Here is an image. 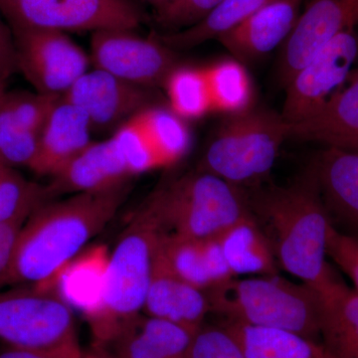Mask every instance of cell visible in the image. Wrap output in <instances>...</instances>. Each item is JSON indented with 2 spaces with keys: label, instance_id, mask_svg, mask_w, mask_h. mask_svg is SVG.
<instances>
[{
  "label": "cell",
  "instance_id": "d4e9b609",
  "mask_svg": "<svg viewBox=\"0 0 358 358\" xmlns=\"http://www.w3.org/2000/svg\"><path fill=\"white\" fill-rule=\"evenodd\" d=\"M108 259L103 248L83 258L73 259L56 275L50 289L58 282L60 287L56 291L63 300L71 308H79L88 319L96 312L102 300Z\"/></svg>",
  "mask_w": 358,
  "mask_h": 358
},
{
  "label": "cell",
  "instance_id": "2e32d148",
  "mask_svg": "<svg viewBox=\"0 0 358 358\" xmlns=\"http://www.w3.org/2000/svg\"><path fill=\"white\" fill-rule=\"evenodd\" d=\"M143 313L148 317L176 322L195 334L203 327L205 317L210 313L206 293L173 272L162 254L160 241Z\"/></svg>",
  "mask_w": 358,
  "mask_h": 358
},
{
  "label": "cell",
  "instance_id": "8fae6325",
  "mask_svg": "<svg viewBox=\"0 0 358 358\" xmlns=\"http://www.w3.org/2000/svg\"><path fill=\"white\" fill-rule=\"evenodd\" d=\"M91 61L122 81L143 87L164 86L176 65L173 49L159 39L143 38L134 30L108 29L92 33Z\"/></svg>",
  "mask_w": 358,
  "mask_h": 358
},
{
  "label": "cell",
  "instance_id": "9c48e42d",
  "mask_svg": "<svg viewBox=\"0 0 358 358\" xmlns=\"http://www.w3.org/2000/svg\"><path fill=\"white\" fill-rule=\"evenodd\" d=\"M357 56L355 30L339 33L324 45L286 85L284 121L296 124L317 114L350 76Z\"/></svg>",
  "mask_w": 358,
  "mask_h": 358
},
{
  "label": "cell",
  "instance_id": "7c38bea8",
  "mask_svg": "<svg viewBox=\"0 0 358 358\" xmlns=\"http://www.w3.org/2000/svg\"><path fill=\"white\" fill-rule=\"evenodd\" d=\"M83 110L93 131L119 128L150 107L148 88L122 81L105 71H87L63 95Z\"/></svg>",
  "mask_w": 358,
  "mask_h": 358
},
{
  "label": "cell",
  "instance_id": "7a4b0ae2",
  "mask_svg": "<svg viewBox=\"0 0 358 358\" xmlns=\"http://www.w3.org/2000/svg\"><path fill=\"white\" fill-rule=\"evenodd\" d=\"M248 204L280 267L315 291L336 277L327 261V235L334 221L313 166L288 186L260 190Z\"/></svg>",
  "mask_w": 358,
  "mask_h": 358
},
{
  "label": "cell",
  "instance_id": "7402d4cb",
  "mask_svg": "<svg viewBox=\"0 0 358 358\" xmlns=\"http://www.w3.org/2000/svg\"><path fill=\"white\" fill-rule=\"evenodd\" d=\"M160 249L176 275L205 293L233 278L214 236L192 239L164 234Z\"/></svg>",
  "mask_w": 358,
  "mask_h": 358
},
{
  "label": "cell",
  "instance_id": "836d02e7",
  "mask_svg": "<svg viewBox=\"0 0 358 358\" xmlns=\"http://www.w3.org/2000/svg\"><path fill=\"white\" fill-rule=\"evenodd\" d=\"M192 358H246V357L235 339L222 327H202L193 341Z\"/></svg>",
  "mask_w": 358,
  "mask_h": 358
},
{
  "label": "cell",
  "instance_id": "cb8c5ba5",
  "mask_svg": "<svg viewBox=\"0 0 358 358\" xmlns=\"http://www.w3.org/2000/svg\"><path fill=\"white\" fill-rule=\"evenodd\" d=\"M222 327L246 358H334L322 343L294 331L229 322Z\"/></svg>",
  "mask_w": 358,
  "mask_h": 358
},
{
  "label": "cell",
  "instance_id": "52a82bcc",
  "mask_svg": "<svg viewBox=\"0 0 358 358\" xmlns=\"http://www.w3.org/2000/svg\"><path fill=\"white\" fill-rule=\"evenodd\" d=\"M0 341L24 348L79 343L73 308L56 289L16 286L0 291Z\"/></svg>",
  "mask_w": 358,
  "mask_h": 358
},
{
  "label": "cell",
  "instance_id": "ab89813d",
  "mask_svg": "<svg viewBox=\"0 0 358 358\" xmlns=\"http://www.w3.org/2000/svg\"><path fill=\"white\" fill-rule=\"evenodd\" d=\"M84 358H115L103 348H94L88 352L84 353Z\"/></svg>",
  "mask_w": 358,
  "mask_h": 358
},
{
  "label": "cell",
  "instance_id": "83f0119b",
  "mask_svg": "<svg viewBox=\"0 0 358 358\" xmlns=\"http://www.w3.org/2000/svg\"><path fill=\"white\" fill-rule=\"evenodd\" d=\"M210 93L212 110L231 115L250 110L253 89L241 62L223 60L204 68Z\"/></svg>",
  "mask_w": 358,
  "mask_h": 358
},
{
  "label": "cell",
  "instance_id": "603a6c76",
  "mask_svg": "<svg viewBox=\"0 0 358 358\" xmlns=\"http://www.w3.org/2000/svg\"><path fill=\"white\" fill-rule=\"evenodd\" d=\"M221 254L233 278L277 275V259L253 214L216 235Z\"/></svg>",
  "mask_w": 358,
  "mask_h": 358
},
{
  "label": "cell",
  "instance_id": "74e56055",
  "mask_svg": "<svg viewBox=\"0 0 358 358\" xmlns=\"http://www.w3.org/2000/svg\"><path fill=\"white\" fill-rule=\"evenodd\" d=\"M16 71L17 65L13 31L0 20V82L6 83Z\"/></svg>",
  "mask_w": 358,
  "mask_h": 358
},
{
  "label": "cell",
  "instance_id": "8992f818",
  "mask_svg": "<svg viewBox=\"0 0 358 358\" xmlns=\"http://www.w3.org/2000/svg\"><path fill=\"white\" fill-rule=\"evenodd\" d=\"M288 124L281 115L248 110L231 115L205 152L200 171L238 186L251 185L270 173Z\"/></svg>",
  "mask_w": 358,
  "mask_h": 358
},
{
  "label": "cell",
  "instance_id": "ee69618b",
  "mask_svg": "<svg viewBox=\"0 0 358 358\" xmlns=\"http://www.w3.org/2000/svg\"><path fill=\"white\" fill-rule=\"evenodd\" d=\"M0 83H3V82H0Z\"/></svg>",
  "mask_w": 358,
  "mask_h": 358
},
{
  "label": "cell",
  "instance_id": "60d3db41",
  "mask_svg": "<svg viewBox=\"0 0 358 358\" xmlns=\"http://www.w3.org/2000/svg\"><path fill=\"white\" fill-rule=\"evenodd\" d=\"M138 1L145 2V3L150 4V6L152 7L155 3H157V1H159V0H138Z\"/></svg>",
  "mask_w": 358,
  "mask_h": 358
},
{
  "label": "cell",
  "instance_id": "5bb4252c",
  "mask_svg": "<svg viewBox=\"0 0 358 358\" xmlns=\"http://www.w3.org/2000/svg\"><path fill=\"white\" fill-rule=\"evenodd\" d=\"M61 96L27 91L0 96V164L30 166L45 122Z\"/></svg>",
  "mask_w": 358,
  "mask_h": 358
},
{
  "label": "cell",
  "instance_id": "44dd1931",
  "mask_svg": "<svg viewBox=\"0 0 358 358\" xmlns=\"http://www.w3.org/2000/svg\"><path fill=\"white\" fill-rule=\"evenodd\" d=\"M317 292L322 345L334 358H358V292L336 275Z\"/></svg>",
  "mask_w": 358,
  "mask_h": 358
},
{
  "label": "cell",
  "instance_id": "d590c367",
  "mask_svg": "<svg viewBox=\"0 0 358 358\" xmlns=\"http://www.w3.org/2000/svg\"><path fill=\"white\" fill-rule=\"evenodd\" d=\"M134 320L122 327L107 345L100 348L115 358H164L138 334Z\"/></svg>",
  "mask_w": 358,
  "mask_h": 358
},
{
  "label": "cell",
  "instance_id": "5b68a950",
  "mask_svg": "<svg viewBox=\"0 0 358 358\" xmlns=\"http://www.w3.org/2000/svg\"><path fill=\"white\" fill-rule=\"evenodd\" d=\"M143 205L164 234L192 239L216 236L251 214L238 186L200 171L162 186Z\"/></svg>",
  "mask_w": 358,
  "mask_h": 358
},
{
  "label": "cell",
  "instance_id": "ac0fdd59",
  "mask_svg": "<svg viewBox=\"0 0 358 358\" xmlns=\"http://www.w3.org/2000/svg\"><path fill=\"white\" fill-rule=\"evenodd\" d=\"M301 4V0H272L217 39L239 62L262 57L288 39Z\"/></svg>",
  "mask_w": 358,
  "mask_h": 358
},
{
  "label": "cell",
  "instance_id": "ffe728a7",
  "mask_svg": "<svg viewBox=\"0 0 358 358\" xmlns=\"http://www.w3.org/2000/svg\"><path fill=\"white\" fill-rule=\"evenodd\" d=\"M348 87L336 94L310 119L288 124L289 138L315 141L326 147L358 148V70Z\"/></svg>",
  "mask_w": 358,
  "mask_h": 358
},
{
  "label": "cell",
  "instance_id": "ba28073f",
  "mask_svg": "<svg viewBox=\"0 0 358 358\" xmlns=\"http://www.w3.org/2000/svg\"><path fill=\"white\" fill-rule=\"evenodd\" d=\"M0 13L11 30L93 33L143 22L133 0H0Z\"/></svg>",
  "mask_w": 358,
  "mask_h": 358
},
{
  "label": "cell",
  "instance_id": "e0dca14e",
  "mask_svg": "<svg viewBox=\"0 0 358 358\" xmlns=\"http://www.w3.org/2000/svg\"><path fill=\"white\" fill-rule=\"evenodd\" d=\"M112 138L93 143L52 178L50 197L61 194L112 192L124 187L131 178Z\"/></svg>",
  "mask_w": 358,
  "mask_h": 358
},
{
  "label": "cell",
  "instance_id": "4dcf8cb0",
  "mask_svg": "<svg viewBox=\"0 0 358 358\" xmlns=\"http://www.w3.org/2000/svg\"><path fill=\"white\" fill-rule=\"evenodd\" d=\"M138 334L164 358H192L196 334L171 320L138 315L134 320Z\"/></svg>",
  "mask_w": 358,
  "mask_h": 358
},
{
  "label": "cell",
  "instance_id": "7bdbcfd3",
  "mask_svg": "<svg viewBox=\"0 0 358 358\" xmlns=\"http://www.w3.org/2000/svg\"><path fill=\"white\" fill-rule=\"evenodd\" d=\"M358 150V148H357V150Z\"/></svg>",
  "mask_w": 358,
  "mask_h": 358
},
{
  "label": "cell",
  "instance_id": "484cf974",
  "mask_svg": "<svg viewBox=\"0 0 358 358\" xmlns=\"http://www.w3.org/2000/svg\"><path fill=\"white\" fill-rule=\"evenodd\" d=\"M272 0H222L197 24L157 38L171 49L192 48L234 29Z\"/></svg>",
  "mask_w": 358,
  "mask_h": 358
},
{
  "label": "cell",
  "instance_id": "e575fe53",
  "mask_svg": "<svg viewBox=\"0 0 358 358\" xmlns=\"http://www.w3.org/2000/svg\"><path fill=\"white\" fill-rule=\"evenodd\" d=\"M327 257L350 277L358 292V238L338 230L334 223L327 235Z\"/></svg>",
  "mask_w": 358,
  "mask_h": 358
},
{
  "label": "cell",
  "instance_id": "d6986e66",
  "mask_svg": "<svg viewBox=\"0 0 358 358\" xmlns=\"http://www.w3.org/2000/svg\"><path fill=\"white\" fill-rule=\"evenodd\" d=\"M313 167L329 215L358 238V150L327 147Z\"/></svg>",
  "mask_w": 358,
  "mask_h": 358
},
{
  "label": "cell",
  "instance_id": "f1b7e54d",
  "mask_svg": "<svg viewBox=\"0 0 358 358\" xmlns=\"http://www.w3.org/2000/svg\"><path fill=\"white\" fill-rule=\"evenodd\" d=\"M164 86L171 110L185 121L199 119L212 110L204 69L178 66L166 78Z\"/></svg>",
  "mask_w": 358,
  "mask_h": 358
},
{
  "label": "cell",
  "instance_id": "277c9868",
  "mask_svg": "<svg viewBox=\"0 0 358 358\" xmlns=\"http://www.w3.org/2000/svg\"><path fill=\"white\" fill-rule=\"evenodd\" d=\"M210 312L226 322L285 329L317 341L320 301L308 285L278 275L231 278L206 292Z\"/></svg>",
  "mask_w": 358,
  "mask_h": 358
},
{
  "label": "cell",
  "instance_id": "f35d334b",
  "mask_svg": "<svg viewBox=\"0 0 358 358\" xmlns=\"http://www.w3.org/2000/svg\"><path fill=\"white\" fill-rule=\"evenodd\" d=\"M25 222L0 224V282L10 266L16 242Z\"/></svg>",
  "mask_w": 358,
  "mask_h": 358
},
{
  "label": "cell",
  "instance_id": "8d00e7d4",
  "mask_svg": "<svg viewBox=\"0 0 358 358\" xmlns=\"http://www.w3.org/2000/svg\"><path fill=\"white\" fill-rule=\"evenodd\" d=\"M79 343L54 348H24L6 345L0 358H84Z\"/></svg>",
  "mask_w": 358,
  "mask_h": 358
},
{
  "label": "cell",
  "instance_id": "3957f363",
  "mask_svg": "<svg viewBox=\"0 0 358 358\" xmlns=\"http://www.w3.org/2000/svg\"><path fill=\"white\" fill-rule=\"evenodd\" d=\"M164 233L147 207L136 212L108 259L102 300L88 317L98 348L143 312L155 254Z\"/></svg>",
  "mask_w": 358,
  "mask_h": 358
},
{
  "label": "cell",
  "instance_id": "f546056e",
  "mask_svg": "<svg viewBox=\"0 0 358 358\" xmlns=\"http://www.w3.org/2000/svg\"><path fill=\"white\" fill-rule=\"evenodd\" d=\"M50 199L47 186L32 182L14 167L0 164V224L25 222Z\"/></svg>",
  "mask_w": 358,
  "mask_h": 358
},
{
  "label": "cell",
  "instance_id": "4fadbf2b",
  "mask_svg": "<svg viewBox=\"0 0 358 358\" xmlns=\"http://www.w3.org/2000/svg\"><path fill=\"white\" fill-rule=\"evenodd\" d=\"M358 26V0H312L285 41L280 60L284 85L329 40Z\"/></svg>",
  "mask_w": 358,
  "mask_h": 358
},
{
  "label": "cell",
  "instance_id": "30bf717a",
  "mask_svg": "<svg viewBox=\"0 0 358 358\" xmlns=\"http://www.w3.org/2000/svg\"><path fill=\"white\" fill-rule=\"evenodd\" d=\"M16 65L36 92L63 96L88 71L90 59L64 32L11 30Z\"/></svg>",
  "mask_w": 358,
  "mask_h": 358
},
{
  "label": "cell",
  "instance_id": "b9f144b4",
  "mask_svg": "<svg viewBox=\"0 0 358 358\" xmlns=\"http://www.w3.org/2000/svg\"><path fill=\"white\" fill-rule=\"evenodd\" d=\"M6 91V83H0V96Z\"/></svg>",
  "mask_w": 358,
  "mask_h": 358
},
{
  "label": "cell",
  "instance_id": "6da1fadb",
  "mask_svg": "<svg viewBox=\"0 0 358 358\" xmlns=\"http://www.w3.org/2000/svg\"><path fill=\"white\" fill-rule=\"evenodd\" d=\"M127 192L124 186L112 192L78 193L39 206L21 228L0 289L50 288L59 272L115 217Z\"/></svg>",
  "mask_w": 358,
  "mask_h": 358
},
{
  "label": "cell",
  "instance_id": "d6a6232c",
  "mask_svg": "<svg viewBox=\"0 0 358 358\" xmlns=\"http://www.w3.org/2000/svg\"><path fill=\"white\" fill-rule=\"evenodd\" d=\"M222 0H159L152 6L155 23L174 33L197 24ZM166 33V34H167Z\"/></svg>",
  "mask_w": 358,
  "mask_h": 358
},
{
  "label": "cell",
  "instance_id": "1f68e13d",
  "mask_svg": "<svg viewBox=\"0 0 358 358\" xmlns=\"http://www.w3.org/2000/svg\"><path fill=\"white\" fill-rule=\"evenodd\" d=\"M112 138L131 176L162 167L154 148L133 117L115 129Z\"/></svg>",
  "mask_w": 358,
  "mask_h": 358
},
{
  "label": "cell",
  "instance_id": "4316f807",
  "mask_svg": "<svg viewBox=\"0 0 358 358\" xmlns=\"http://www.w3.org/2000/svg\"><path fill=\"white\" fill-rule=\"evenodd\" d=\"M133 119L147 136L162 167L173 166L189 150V129L185 120L173 110L150 106L134 115Z\"/></svg>",
  "mask_w": 358,
  "mask_h": 358
},
{
  "label": "cell",
  "instance_id": "9a60e30c",
  "mask_svg": "<svg viewBox=\"0 0 358 358\" xmlns=\"http://www.w3.org/2000/svg\"><path fill=\"white\" fill-rule=\"evenodd\" d=\"M92 131L84 110L61 96L45 122L29 169L38 176L53 178L91 145Z\"/></svg>",
  "mask_w": 358,
  "mask_h": 358
}]
</instances>
